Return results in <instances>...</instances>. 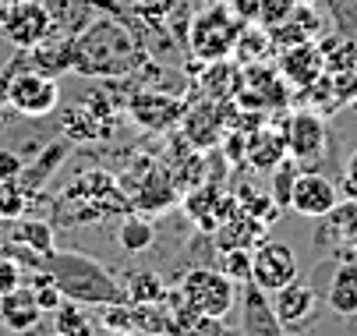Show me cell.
I'll return each mask as SVG.
<instances>
[{
  "label": "cell",
  "mask_w": 357,
  "mask_h": 336,
  "mask_svg": "<svg viewBox=\"0 0 357 336\" xmlns=\"http://www.w3.org/2000/svg\"><path fill=\"white\" fill-rule=\"evenodd\" d=\"M280 75H283V82H290L297 89H312L326 75L322 50H319L315 43L290 46V50H283V57H280Z\"/></svg>",
  "instance_id": "19"
},
{
  "label": "cell",
  "mask_w": 357,
  "mask_h": 336,
  "mask_svg": "<svg viewBox=\"0 0 357 336\" xmlns=\"http://www.w3.org/2000/svg\"><path fill=\"white\" fill-rule=\"evenodd\" d=\"M54 336H57V333H54Z\"/></svg>",
  "instance_id": "42"
},
{
  "label": "cell",
  "mask_w": 357,
  "mask_h": 336,
  "mask_svg": "<svg viewBox=\"0 0 357 336\" xmlns=\"http://www.w3.org/2000/svg\"><path fill=\"white\" fill-rule=\"evenodd\" d=\"M347 237H350V245H354V248H357V223H354V227H350V230H347Z\"/></svg>",
  "instance_id": "39"
},
{
  "label": "cell",
  "mask_w": 357,
  "mask_h": 336,
  "mask_svg": "<svg viewBox=\"0 0 357 336\" xmlns=\"http://www.w3.org/2000/svg\"><path fill=\"white\" fill-rule=\"evenodd\" d=\"M117 336H142V333H117Z\"/></svg>",
  "instance_id": "40"
},
{
  "label": "cell",
  "mask_w": 357,
  "mask_h": 336,
  "mask_svg": "<svg viewBox=\"0 0 357 336\" xmlns=\"http://www.w3.org/2000/svg\"><path fill=\"white\" fill-rule=\"evenodd\" d=\"M54 333L57 336H96V319L89 315V305L82 301H61L54 312Z\"/></svg>",
  "instance_id": "27"
},
{
  "label": "cell",
  "mask_w": 357,
  "mask_h": 336,
  "mask_svg": "<svg viewBox=\"0 0 357 336\" xmlns=\"http://www.w3.org/2000/svg\"><path fill=\"white\" fill-rule=\"evenodd\" d=\"M343 191H347V199L350 202H357V149L347 156V163H343Z\"/></svg>",
  "instance_id": "38"
},
{
  "label": "cell",
  "mask_w": 357,
  "mask_h": 336,
  "mask_svg": "<svg viewBox=\"0 0 357 336\" xmlns=\"http://www.w3.org/2000/svg\"><path fill=\"white\" fill-rule=\"evenodd\" d=\"M315 308H319L315 287H312V283H301V280L287 283L283 291H276V298H273V312H276V319H280V326H283L287 333L308 326L312 315H315Z\"/></svg>",
  "instance_id": "17"
},
{
  "label": "cell",
  "mask_w": 357,
  "mask_h": 336,
  "mask_svg": "<svg viewBox=\"0 0 357 336\" xmlns=\"http://www.w3.org/2000/svg\"><path fill=\"white\" fill-rule=\"evenodd\" d=\"M152 237H156V230H152V223L142 213H128L117 223V241L124 252H145L152 245Z\"/></svg>",
  "instance_id": "29"
},
{
  "label": "cell",
  "mask_w": 357,
  "mask_h": 336,
  "mask_svg": "<svg viewBox=\"0 0 357 336\" xmlns=\"http://www.w3.org/2000/svg\"><path fill=\"white\" fill-rule=\"evenodd\" d=\"M128 191V202H131V213H145V216H160L163 209H170L177 202V188H174V177L163 170V167H145V177L142 184H131L124 188Z\"/></svg>",
  "instance_id": "16"
},
{
  "label": "cell",
  "mask_w": 357,
  "mask_h": 336,
  "mask_svg": "<svg viewBox=\"0 0 357 336\" xmlns=\"http://www.w3.org/2000/svg\"><path fill=\"white\" fill-rule=\"evenodd\" d=\"M114 103L107 100L103 92L89 96L85 103L78 107H68L61 110V128H64V138L71 142H96V138H110L114 135Z\"/></svg>",
  "instance_id": "10"
},
{
  "label": "cell",
  "mask_w": 357,
  "mask_h": 336,
  "mask_svg": "<svg viewBox=\"0 0 357 336\" xmlns=\"http://www.w3.org/2000/svg\"><path fill=\"white\" fill-rule=\"evenodd\" d=\"M301 273L297 266V255L290 245L283 241H259L251 252V283L266 294H276L283 291L287 283H294Z\"/></svg>",
  "instance_id": "8"
},
{
  "label": "cell",
  "mask_w": 357,
  "mask_h": 336,
  "mask_svg": "<svg viewBox=\"0 0 357 336\" xmlns=\"http://www.w3.org/2000/svg\"><path fill=\"white\" fill-rule=\"evenodd\" d=\"M336 206H340V191L326 174H319V170L297 174L294 191H290V213L308 216V220H326Z\"/></svg>",
  "instance_id": "12"
},
{
  "label": "cell",
  "mask_w": 357,
  "mask_h": 336,
  "mask_svg": "<svg viewBox=\"0 0 357 336\" xmlns=\"http://www.w3.org/2000/svg\"><path fill=\"white\" fill-rule=\"evenodd\" d=\"M163 305H167V315H170L167 336H234V329L223 326V319H213V315L195 312V308L184 301L181 287L163 294Z\"/></svg>",
  "instance_id": "14"
},
{
  "label": "cell",
  "mask_w": 357,
  "mask_h": 336,
  "mask_svg": "<svg viewBox=\"0 0 357 336\" xmlns=\"http://www.w3.org/2000/svg\"><path fill=\"white\" fill-rule=\"evenodd\" d=\"M25 64L36 68L39 75H50V78H61V75L75 71V36H64L54 29L43 43L25 50Z\"/></svg>",
  "instance_id": "18"
},
{
  "label": "cell",
  "mask_w": 357,
  "mask_h": 336,
  "mask_svg": "<svg viewBox=\"0 0 357 336\" xmlns=\"http://www.w3.org/2000/svg\"><path fill=\"white\" fill-rule=\"evenodd\" d=\"M117 209L131 213V202H128V195L121 191L117 177H110V174H103V170L82 174L75 184H68V191H64L61 202H57V213H64L61 223L103 220V216H110V213H117Z\"/></svg>",
  "instance_id": "3"
},
{
  "label": "cell",
  "mask_w": 357,
  "mask_h": 336,
  "mask_svg": "<svg viewBox=\"0 0 357 336\" xmlns=\"http://www.w3.org/2000/svg\"><path fill=\"white\" fill-rule=\"evenodd\" d=\"M184 100L170 92H156V89H145V92H131L128 96V117L142 128V131H167L184 117Z\"/></svg>",
  "instance_id": "11"
},
{
  "label": "cell",
  "mask_w": 357,
  "mask_h": 336,
  "mask_svg": "<svg viewBox=\"0 0 357 336\" xmlns=\"http://www.w3.org/2000/svg\"><path fill=\"white\" fill-rule=\"evenodd\" d=\"M22 259L36 269H43L50 280L61 287V294L68 301H82V305H124V283H117L103 262H96L82 252H46V255H32L22 248Z\"/></svg>",
  "instance_id": "2"
},
{
  "label": "cell",
  "mask_w": 357,
  "mask_h": 336,
  "mask_svg": "<svg viewBox=\"0 0 357 336\" xmlns=\"http://www.w3.org/2000/svg\"><path fill=\"white\" fill-rule=\"evenodd\" d=\"M259 4V25L262 29H273L280 22H287L297 8V0H255Z\"/></svg>",
  "instance_id": "35"
},
{
  "label": "cell",
  "mask_w": 357,
  "mask_h": 336,
  "mask_svg": "<svg viewBox=\"0 0 357 336\" xmlns=\"http://www.w3.org/2000/svg\"><path fill=\"white\" fill-rule=\"evenodd\" d=\"M244 156L255 170H273L280 160H287V142H283V131H269V128H259V135L248 138L244 146Z\"/></svg>",
  "instance_id": "24"
},
{
  "label": "cell",
  "mask_w": 357,
  "mask_h": 336,
  "mask_svg": "<svg viewBox=\"0 0 357 336\" xmlns=\"http://www.w3.org/2000/svg\"><path fill=\"white\" fill-rule=\"evenodd\" d=\"M326 301L336 315H357V262H340L333 269Z\"/></svg>",
  "instance_id": "23"
},
{
  "label": "cell",
  "mask_w": 357,
  "mask_h": 336,
  "mask_svg": "<svg viewBox=\"0 0 357 336\" xmlns=\"http://www.w3.org/2000/svg\"><path fill=\"white\" fill-rule=\"evenodd\" d=\"M181 124H184V135H188V142H191L195 149L213 146L216 135H220V121H216V110L213 107H184Z\"/></svg>",
  "instance_id": "26"
},
{
  "label": "cell",
  "mask_w": 357,
  "mask_h": 336,
  "mask_svg": "<svg viewBox=\"0 0 357 336\" xmlns=\"http://www.w3.org/2000/svg\"><path fill=\"white\" fill-rule=\"evenodd\" d=\"M280 131L287 142V156L294 163H319L329 149V128L315 110H294Z\"/></svg>",
  "instance_id": "9"
},
{
  "label": "cell",
  "mask_w": 357,
  "mask_h": 336,
  "mask_svg": "<svg viewBox=\"0 0 357 336\" xmlns=\"http://www.w3.org/2000/svg\"><path fill=\"white\" fill-rule=\"evenodd\" d=\"M244 22L234 15L230 4H213L206 11H198L188 25V50L202 61V64H223L241 36Z\"/></svg>",
  "instance_id": "4"
},
{
  "label": "cell",
  "mask_w": 357,
  "mask_h": 336,
  "mask_svg": "<svg viewBox=\"0 0 357 336\" xmlns=\"http://www.w3.org/2000/svg\"><path fill=\"white\" fill-rule=\"evenodd\" d=\"M18 283H22V269H18V262L4 259V262H0V294H8V291H15Z\"/></svg>",
  "instance_id": "37"
},
{
  "label": "cell",
  "mask_w": 357,
  "mask_h": 336,
  "mask_svg": "<svg viewBox=\"0 0 357 336\" xmlns=\"http://www.w3.org/2000/svg\"><path fill=\"white\" fill-rule=\"evenodd\" d=\"M241 336H287V329L280 326L276 312H273V298L266 291H259L251 280L241 283Z\"/></svg>",
  "instance_id": "15"
},
{
  "label": "cell",
  "mask_w": 357,
  "mask_h": 336,
  "mask_svg": "<svg viewBox=\"0 0 357 336\" xmlns=\"http://www.w3.org/2000/svg\"><path fill=\"white\" fill-rule=\"evenodd\" d=\"M22 57H15L4 68V85H8V107H15L25 117H46L54 114L61 103V78L39 75L36 68L25 64V50H18Z\"/></svg>",
  "instance_id": "5"
},
{
  "label": "cell",
  "mask_w": 357,
  "mask_h": 336,
  "mask_svg": "<svg viewBox=\"0 0 357 336\" xmlns=\"http://www.w3.org/2000/svg\"><path fill=\"white\" fill-rule=\"evenodd\" d=\"M269 50H273L269 32H266V29H259V25H251V22H244V29H241V36H237V46H234L237 61L248 68V64H255V61L269 57Z\"/></svg>",
  "instance_id": "30"
},
{
  "label": "cell",
  "mask_w": 357,
  "mask_h": 336,
  "mask_svg": "<svg viewBox=\"0 0 357 336\" xmlns=\"http://www.w3.org/2000/svg\"><path fill=\"white\" fill-rule=\"evenodd\" d=\"M297 163L287 156L273 167V191H269V199L276 202V209H290V191H294V181H297Z\"/></svg>",
  "instance_id": "31"
},
{
  "label": "cell",
  "mask_w": 357,
  "mask_h": 336,
  "mask_svg": "<svg viewBox=\"0 0 357 336\" xmlns=\"http://www.w3.org/2000/svg\"><path fill=\"white\" fill-rule=\"evenodd\" d=\"M22 167H25L22 153H15V149H0V181H15V177L22 174Z\"/></svg>",
  "instance_id": "36"
},
{
  "label": "cell",
  "mask_w": 357,
  "mask_h": 336,
  "mask_svg": "<svg viewBox=\"0 0 357 336\" xmlns=\"http://www.w3.org/2000/svg\"><path fill=\"white\" fill-rule=\"evenodd\" d=\"M29 206V195H25V188L15 181H0V220H18Z\"/></svg>",
  "instance_id": "33"
},
{
  "label": "cell",
  "mask_w": 357,
  "mask_h": 336,
  "mask_svg": "<svg viewBox=\"0 0 357 336\" xmlns=\"http://www.w3.org/2000/svg\"><path fill=\"white\" fill-rule=\"evenodd\" d=\"M50 32H54V18H50L43 0H11V4H0V36L15 50H32Z\"/></svg>",
  "instance_id": "7"
},
{
  "label": "cell",
  "mask_w": 357,
  "mask_h": 336,
  "mask_svg": "<svg viewBox=\"0 0 357 336\" xmlns=\"http://www.w3.org/2000/svg\"><path fill=\"white\" fill-rule=\"evenodd\" d=\"M0 4H11V0H0Z\"/></svg>",
  "instance_id": "41"
},
{
  "label": "cell",
  "mask_w": 357,
  "mask_h": 336,
  "mask_svg": "<svg viewBox=\"0 0 357 336\" xmlns=\"http://www.w3.org/2000/svg\"><path fill=\"white\" fill-rule=\"evenodd\" d=\"M43 319L39 305H36V294H32V287H15V291L8 294H0V322H4V329L11 333H29L36 329V322Z\"/></svg>",
  "instance_id": "21"
},
{
  "label": "cell",
  "mask_w": 357,
  "mask_h": 336,
  "mask_svg": "<svg viewBox=\"0 0 357 336\" xmlns=\"http://www.w3.org/2000/svg\"><path fill=\"white\" fill-rule=\"evenodd\" d=\"M322 61H326V78L336 92L340 103H354L357 100V46L347 39H329L319 46Z\"/></svg>",
  "instance_id": "13"
},
{
  "label": "cell",
  "mask_w": 357,
  "mask_h": 336,
  "mask_svg": "<svg viewBox=\"0 0 357 336\" xmlns=\"http://www.w3.org/2000/svg\"><path fill=\"white\" fill-rule=\"evenodd\" d=\"M124 294H128L131 305H156L167 294V283L160 280L156 269H135L124 283Z\"/></svg>",
  "instance_id": "28"
},
{
  "label": "cell",
  "mask_w": 357,
  "mask_h": 336,
  "mask_svg": "<svg viewBox=\"0 0 357 336\" xmlns=\"http://www.w3.org/2000/svg\"><path fill=\"white\" fill-rule=\"evenodd\" d=\"M181 294L195 312L213 315V319H227L234 312L237 298H241V283H234L220 266H195L181 280Z\"/></svg>",
  "instance_id": "6"
},
{
  "label": "cell",
  "mask_w": 357,
  "mask_h": 336,
  "mask_svg": "<svg viewBox=\"0 0 357 336\" xmlns=\"http://www.w3.org/2000/svg\"><path fill=\"white\" fill-rule=\"evenodd\" d=\"M145 61H152L149 50L114 15H96L75 36V75H82V78L117 82V78L138 71Z\"/></svg>",
  "instance_id": "1"
},
{
  "label": "cell",
  "mask_w": 357,
  "mask_h": 336,
  "mask_svg": "<svg viewBox=\"0 0 357 336\" xmlns=\"http://www.w3.org/2000/svg\"><path fill=\"white\" fill-rule=\"evenodd\" d=\"M11 241L32 255H46V252H54L57 245V234H54V223H46V220H11Z\"/></svg>",
  "instance_id": "25"
},
{
  "label": "cell",
  "mask_w": 357,
  "mask_h": 336,
  "mask_svg": "<svg viewBox=\"0 0 357 336\" xmlns=\"http://www.w3.org/2000/svg\"><path fill=\"white\" fill-rule=\"evenodd\" d=\"M68 153H71V142H68V138H61V142H50V146H46L32 163H25V167H22L18 184L25 188V195H29V199H32V191H43V188L50 184V177H54V174L61 170V163L68 160Z\"/></svg>",
  "instance_id": "20"
},
{
  "label": "cell",
  "mask_w": 357,
  "mask_h": 336,
  "mask_svg": "<svg viewBox=\"0 0 357 336\" xmlns=\"http://www.w3.org/2000/svg\"><path fill=\"white\" fill-rule=\"evenodd\" d=\"M43 4H46L50 18H54V29L64 36H78L99 15L96 0H43Z\"/></svg>",
  "instance_id": "22"
},
{
  "label": "cell",
  "mask_w": 357,
  "mask_h": 336,
  "mask_svg": "<svg viewBox=\"0 0 357 336\" xmlns=\"http://www.w3.org/2000/svg\"><path fill=\"white\" fill-rule=\"evenodd\" d=\"M220 269H223L234 283H248V280H251V248H230V252H223Z\"/></svg>",
  "instance_id": "34"
},
{
  "label": "cell",
  "mask_w": 357,
  "mask_h": 336,
  "mask_svg": "<svg viewBox=\"0 0 357 336\" xmlns=\"http://www.w3.org/2000/svg\"><path fill=\"white\" fill-rule=\"evenodd\" d=\"M336 36L357 46V0H329Z\"/></svg>",
  "instance_id": "32"
}]
</instances>
